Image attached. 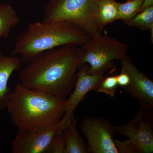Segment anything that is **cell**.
Instances as JSON below:
<instances>
[{"instance_id": "obj_2", "label": "cell", "mask_w": 153, "mask_h": 153, "mask_svg": "<svg viewBox=\"0 0 153 153\" xmlns=\"http://www.w3.org/2000/svg\"><path fill=\"white\" fill-rule=\"evenodd\" d=\"M66 99L30 89L19 82L6 108L18 131H38L59 123L66 112Z\"/></svg>"}, {"instance_id": "obj_7", "label": "cell", "mask_w": 153, "mask_h": 153, "mask_svg": "<svg viewBox=\"0 0 153 153\" xmlns=\"http://www.w3.org/2000/svg\"><path fill=\"white\" fill-rule=\"evenodd\" d=\"M88 66L86 63L79 66L76 74V79L74 90L66 100V112L59 122L57 131H63L70 124L75 110L91 90L95 89L104 73L91 74L88 73Z\"/></svg>"}, {"instance_id": "obj_18", "label": "cell", "mask_w": 153, "mask_h": 153, "mask_svg": "<svg viewBox=\"0 0 153 153\" xmlns=\"http://www.w3.org/2000/svg\"><path fill=\"white\" fill-rule=\"evenodd\" d=\"M65 148V138L63 130L57 131L53 138L49 153H63Z\"/></svg>"}, {"instance_id": "obj_12", "label": "cell", "mask_w": 153, "mask_h": 153, "mask_svg": "<svg viewBox=\"0 0 153 153\" xmlns=\"http://www.w3.org/2000/svg\"><path fill=\"white\" fill-rule=\"evenodd\" d=\"M77 121L73 117L70 124L63 130L65 148L63 153H88L87 146L77 131Z\"/></svg>"}, {"instance_id": "obj_13", "label": "cell", "mask_w": 153, "mask_h": 153, "mask_svg": "<svg viewBox=\"0 0 153 153\" xmlns=\"http://www.w3.org/2000/svg\"><path fill=\"white\" fill-rule=\"evenodd\" d=\"M20 22V17L12 5L0 4V39L8 37L11 30Z\"/></svg>"}, {"instance_id": "obj_10", "label": "cell", "mask_w": 153, "mask_h": 153, "mask_svg": "<svg viewBox=\"0 0 153 153\" xmlns=\"http://www.w3.org/2000/svg\"><path fill=\"white\" fill-rule=\"evenodd\" d=\"M59 123L38 131H18L11 143L13 153H49Z\"/></svg>"}, {"instance_id": "obj_1", "label": "cell", "mask_w": 153, "mask_h": 153, "mask_svg": "<svg viewBox=\"0 0 153 153\" xmlns=\"http://www.w3.org/2000/svg\"><path fill=\"white\" fill-rule=\"evenodd\" d=\"M81 46L64 45L45 51L19 72V83L28 88L66 99L75 86L81 66Z\"/></svg>"}, {"instance_id": "obj_21", "label": "cell", "mask_w": 153, "mask_h": 153, "mask_svg": "<svg viewBox=\"0 0 153 153\" xmlns=\"http://www.w3.org/2000/svg\"><path fill=\"white\" fill-rule=\"evenodd\" d=\"M152 6H153V0H144L139 13Z\"/></svg>"}, {"instance_id": "obj_4", "label": "cell", "mask_w": 153, "mask_h": 153, "mask_svg": "<svg viewBox=\"0 0 153 153\" xmlns=\"http://www.w3.org/2000/svg\"><path fill=\"white\" fill-rule=\"evenodd\" d=\"M97 2L98 0H49L43 7L42 21L71 22L92 37L102 33L97 20Z\"/></svg>"}, {"instance_id": "obj_9", "label": "cell", "mask_w": 153, "mask_h": 153, "mask_svg": "<svg viewBox=\"0 0 153 153\" xmlns=\"http://www.w3.org/2000/svg\"><path fill=\"white\" fill-rule=\"evenodd\" d=\"M120 60L121 70L130 78L129 85L124 89L138 100L141 108L151 111L153 108V81L134 65L128 55Z\"/></svg>"}, {"instance_id": "obj_19", "label": "cell", "mask_w": 153, "mask_h": 153, "mask_svg": "<svg viewBox=\"0 0 153 153\" xmlns=\"http://www.w3.org/2000/svg\"><path fill=\"white\" fill-rule=\"evenodd\" d=\"M114 143L118 153H140L136 145L129 139L125 141L114 140Z\"/></svg>"}, {"instance_id": "obj_16", "label": "cell", "mask_w": 153, "mask_h": 153, "mask_svg": "<svg viewBox=\"0 0 153 153\" xmlns=\"http://www.w3.org/2000/svg\"><path fill=\"white\" fill-rule=\"evenodd\" d=\"M144 0H128L118 3L119 20L126 24L139 12Z\"/></svg>"}, {"instance_id": "obj_11", "label": "cell", "mask_w": 153, "mask_h": 153, "mask_svg": "<svg viewBox=\"0 0 153 153\" xmlns=\"http://www.w3.org/2000/svg\"><path fill=\"white\" fill-rule=\"evenodd\" d=\"M22 63L18 55H5L0 50V110L6 108L13 92L8 85L9 79L14 71L21 69Z\"/></svg>"}, {"instance_id": "obj_14", "label": "cell", "mask_w": 153, "mask_h": 153, "mask_svg": "<svg viewBox=\"0 0 153 153\" xmlns=\"http://www.w3.org/2000/svg\"><path fill=\"white\" fill-rule=\"evenodd\" d=\"M97 16L102 31L107 25L119 20L118 3L115 0H98Z\"/></svg>"}, {"instance_id": "obj_20", "label": "cell", "mask_w": 153, "mask_h": 153, "mask_svg": "<svg viewBox=\"0 0 153 153\" xmlns=\"http://www.w3.org/2000/svg\"><path fill=\"white\" fill-rule=\"evenodd\" d=\"M116 76L118 86L124 88L129 85L130 78L125 71L121 70L120 74L116 75Z\"/></svg>"}, {"instance_id": "obj_15", "label": "cell", "mask_w": 153, "mask_h": 153, "mask_svg": "<svg viewBox=\"0 0 153 153\" xmlns=\"http://www.w3.org/2000/svg\"><path fill=\"white\" fill-rule=\"evenodd\" d=\"M126 25L142 30H150L151 39L153 38V6L137 14Z\"/></svg>"}, {"instance_id": "obj_3", "label": "cell", "mask_w": 153, "mask_h": 153, "mask_svg": "<svg viewBox=\"0 0 153 153\" xmlns=\"http://www.w3.org/2000/svg\"><path fill=\"white\" fill-rule=\"evenodd\" d=\"M91 37L76 25L67 21L30 22L15 40L11 55H20L27 64L45 51L64 45L81 46Z\"/></svg>"}, {"instance_id": "obj_5", "label": "cell", "mask_w": 153, "mask_h": 153, "mask_svg": "<svg viewBox=\"0 0 153 153\" xmlns=\"http://www.w3.org/2000/svg\"><path fill=\"white\" fill-rule=\"evenodd\" d=\"M81 47V65L89 64L88 71L91 74L104 73L111 66L113 60H121L127 55V44L102 33L91 37Z\"/></svg>"}, {"instance_id": "obj_6", "label": "cell", "mask_w": 153, "mask_h": 153, "mask_svg": "<svg viewBox=\"0 0 153 153\" xmlns=\"http://www.w3.org/2000/svg\"><path fill=\"white\" fill-rule=\"evenodd\" d=\"M80 128L87 140L88 153H118L113 139L115 135L114 126L107 119L85 117Z\"/></svg>"}, {"instance_id": "obj_17", "label": "cell", "mask_w": 153, "mask_h": 153, "mask_svg": "<svg viewBox=\"0 0 153 153\" xmlns=\"http://www.w3.org/2000/svg\"><path fill=\"white\" fill-rule=\"evenodd\" d=\"M118 86L116 76H104L94 90L112 97L115 94Z\"/></svg>"}, {"instance_id": "obj_8", "label": "cell", "mask_w": 153, "mask_h": 153, "mask_svg": "<svg viewBox=\"0 0 153 153\" xmlns=\"http://www.w3.org/2000/svg\"><path fill=\"white\" fill-rule=\"evenodd\" d=\"M149 111L141 108L138 113L128 123L114 126L115 134L128 137L134 143L140 153H152L153 152V130L151 123L146 118Z\"/></svg>"}]
</instances>
